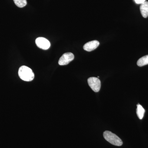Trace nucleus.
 Returning a JSON list of instances; mask_svg holds the SVG:
<instances>
[{"mask_svg": "<svg viewBox=\"0 0 148 148\" xmlns=\"http://www.w3.org/2000/svg\"><path fill=\"white\" fill-rule=\"evenodd\" d=\"M140 10L142 16L144 18H147L148 16V2H145L141 4L140 7Z\"/></svg>", "mask_w": 148, "mask_h": 148, "instance_id": "7", "label": "nucleus"}, {"mask_svg": "<svg viewBox=\"0 0 148 148\" xmlns=\"http://www.w3.org/2000/svg\"><path fill=\"white\" fill-rule=\"evenodd\" d=\"M148 64V55L145 56L140 58L137 62V65L140 67H142Z\"/></svg>", "mask_w": 148, "mask_h": 148, "instance_id": "9", "label": "nucleus"}, {"mask_svg": "<svg viewBox=\"0 0 148 148\" xmlns=\"http://www.w3.org/2000/svg\"><path fill=\"white\" fill-rule=\"evenodd\" d=\"M18 74L19 77L24 81H32L34 78V74L32 69L26 66H23L19 68Z\"/></svg>", "mask_w": 148, "mask_h": 148, "instance_id": "1", "label": "nucleus"}, {"mask_svg": "<svg viewBox=\"0 0 148 148\" xmlns=\"http://www.w3.org/2000/svg\"><path fill=\"white\" fill-rule=\"evenodd\" d=\"M104 138L109 143L114 145L121 146L123 142L121 139L115 134L109 131H106L103 133Z\"/></svg>", "mask_w": 148, "mask_h": 148, "instance_id": "2", "label": "nucleus"}, {"mask_svg": "<svg viewBox=\"0 0 148 148\" xmlns=\"http://www.w3.org/2000/svg\"><path fill=\"white\" fill-rule=\"evenodd\" d=\"M74 59V55L71 52H67L64 53L58 61V64L60 66H64L69 64Z\"/></svg>", "mask_w": 148, "mask_h": 148, "instance_id": "4", "label": "nucleus"}, {"mask_svg": "<svg viewBox=\"0 0 148 148\" xmlns=\"http://www.w3.org/2000/svg\"><path fill=\"white\" fill-rule=\"evenodd\" d=\"M137 115L140 119H142L144 117V114H145V109L143 108V106H141L140 104H138L137 105V109L136 110Z\"/></svg>", "mask_w": 148, "mask_h": 148, "instance_id": "8", "label": "nucleus"}, {"mask_svg": "<svg viewBox=\"0 0 148 148\" xmlns=\"http://www.w3.org/2000/svg\"><path fill=\"white\" fill-rule=\"evenodd\" d=\"M36 43L38 47L44 50L48 49L50 47L49 41L43 37L37 38L36 40Z\"/></svg>", "mask_w": 148, "mask_h": 148, "instance_id": "5", "label": "nucleus"}, {"mask_svg": "<svg viewBox=\"0 0 148 148\" xmlns=\"http://www.w3.org/2000/svg\"><path fill=\"white\" fill-rule=\"evenodd\" d=\"M146 0H135V3L137 4H142L145 2Z\"/></svg>", "mask_w": 148, "mask_h": 148, "instance_id": "11", "label": "nucleus"}, {"mask_svg": "<svg viewBox=\"0 0 148 148\" xmlns=\"http://www.w3.org/2000/svg\"><path fill=\"white\" fill-rule=\"evenodd\" d=\"M100 42L97 40L88 42L86 43L83 47L84 49L87 51H91L95 50L99 46Z\"/></svg>", "mask_w": 148, "mask_h": 148, "instance_id": "6", "label": "nucleus"}, {"mask_svg": "<svg viewBox=\"0 0 148 148\" xmlns=\"http://www.w3.org/2000/svg\"><path fill=\"white\" fill-rule=\"evenodd\" d=\"M14 3L18 7L22 8L27 5V0H13Z\"/></svg>", "mask_w": 148, "mask_h": 148, "instance_id": "10", "label": "nucleus"}, {"mask_svg": "<svg viewBox=\"0 0 148 148\" xmlns=\"http://www.w3.org/2000/svg\"><path fill=\"white\" fill-rule=\"evenodd\" d=\"M88 83L90 88L94 92H98L100 90L101 87V82L98 78L91 77L88 79Z\"/></svg>", "mask_w": 148, "mask_h": 148, "instance_id": "3", "label": "nucleus"}]
</instances>
